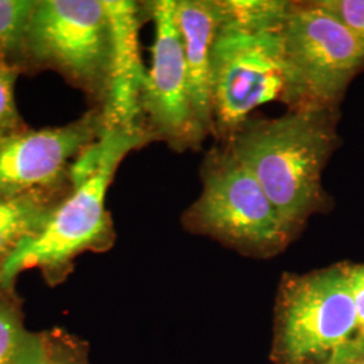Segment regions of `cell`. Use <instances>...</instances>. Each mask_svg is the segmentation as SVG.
Returning <instances> with one entry per match:
<instances>
[{"instance_id": "15", "label": "cell", "mask_w": 364, "mask_h": 364, "mask_svg": "<svg viewBox=\"0 0 364 364\" xmlns=\"http://www.w3.org/2000/svg\"><path fill=\"white\" fill-rule=\"evenodd\" d=\"M15 80V69L0 63V138L14 134L19 124V115L14 97Z\"/></svg>"}, {"instance_id": "4", "label": "cell", "mask_w": 364, "mask_h": 364, "mask_svg": "<svg viewBox=\"0 0 364 364\" xmlns=\"http://www.w3.org/2000/svg\"><path fill=\"white\" fill-rule=\"evenodd\" d=\"M183 224L195 234L257 257L282 251L296 235L227 146L205 159L203 192L186 210Z\"/></svg>"}, {"instance_id": "17", "label": "cell", "mask_w": 364, "mask_h": 364, "mask_svg": "<svg viewBox=\"0 0 364 364\" xmlns=\"http://www.w3.org/2000/svg\"><path fill=\"white\" fill-rule=\"evenodd\" d=\"M45 364H90L87 352L73 340L48 333V358Z\"/></svg>"}, {"instance_id": "6", "label": "cell", "mask_w": 364, "mask_h": 364, "mask_svg": "<svg viewBox=\"0 0 364 364\" xmlns=\"http://www.w3.org/2000/svg\"><path fill=\"white\" fill-rule=\"evenodd\" d=\"M356 332L347 264L284 275L275 306L274 363H312Z\"/></svg>"}, {"instance_id": "5", "label": "cell", "mask_w": 364, "mask_h": 364, "mask_svg": "<svg viewBox=\"0 0 364 364\" xmlns=\"http://www.w3.org/2000/svg\"><path fill=\"white\" fill-rule=\"evenodd\" d=\"M284 103L333 109L364 65V41L317 1H291L284 19Z\"/></svg>"}, {"instance_id": "13", "label": "cell", "mask_w": 364, "mask_h": 364, "mask_svg": "<svg viewBox=\"0 0 364 364\" xmlns=\"http://www.w3.org/2000/svg\"><path fill=\"white\" fill-rule=\"evenodd\" d=\"M48 333L28 331L16 305L0 299V364H45Z\"/></svg>"}, {"instance_id": "9", "label": "cell", "mask_w": 364, "mask_h": 364, "mask_svg": "<svg viewBox=\"0 0 364 364\" xmlns=\"http://www.w3.org/2000/svg\"><path fill=\"white\" fill-rule=\"evenodd\" d=\"M90 117L65 127L14 132L0 138V197L37 192L57 181L69 161L92 144Z\"/></svg>"}, {"instance_id": "1", "label": "cell", "mask_w": 364, "mask_h": 364, "mask_svg": "<svg viewBox=\"0 0 364 364\" xmlns=\"http://www.w3.org/2000/svg\"><path fill=\"white\" fill-rule=\"evenodd\" d=\"M291 1L220 0L212 50L215 134L232 136L258 107L284 102L287 65L281 28Z\"/></svg>"}, {"instance_id": "11", "label": "cell", "mask_w": 364, "mask_h": 364, "mask_svg": "<svg viewBox=\"0 0 364 364\" xmlns=\"http://www.w3.org/2000/svg\"><path fill=\"white\" fill-rule=\"evenodd\" d=\"M196 117L207 135L215 134L212 50L221 25L220 0H174Z\"/></svg>"}, {"instance_id": "16", "label": "cell", "mask_w": 364, "mask_h": 364, "mask_svg": "<svg viewBox=\"0 0 364 364\" xmlns=\"http://www.w3.org/2000/svg\"><path fill=\"white\" fill-rule=\"evenodd\" d=\"M317 3L364 41V0H318Z\"/></svg>"}, {"instance_id": "18", "label": "cell", "mask_w": 364, "mask_h": 364, "mask_svg": "<svg viewBox=\"0 0 364 364\" xmlns=\"http://www.w3.org/2000/svg\"><path fill=\"white\" fill-rule=\"evenodd\" d=\"M309 364H364V333H355L323 359Z\"/></svg>"}, {"instance_id": "21", "label": "cell", "mask_w": 364, "mask_h": 364, "mask_svg": "<svg viewBox=\"0 0 364 364\" xmlns=\"http://www.w3.org/2000/svg\"><path fill=\"white\" fill-rule=\"evenodd\" d=\"M3 50H4V49H3V48H1V46H0V54H1V52H3Z\"/></svg>"}, {"instance_id": "2", "label": "cell", "mask_w": 364, "mask_h": 364, "mask_svg": "<svg viewBox=\"0 0 364 364\" xmlns=\"http://www.w3.org/2000/svg\"><path fill=\"white\" fill-rule=\"evenodd\" d=\"M335 144L333 109L304 107L272 120L247 122L227 147L297 234L326 207L321 174Z\"/></svg>"}, {"instance_id": "14", "label": "cell", "mask_w": 364, "mask_h": 364, "mask_svg": "<svg viewBox=\"0 0 364 364\" xmlns=\"http://www.w3.org/2000/svg\"><path fill=\"white\" fill-rule=\"evenodd\" d=\"M37 1L0 0V46L9 49L25 43L27 27Z\"/></svg>"}, {"instance_id": "7", "label": "cell", "mask_w": 364, "mask_h": 364, "mask_svg": "<svg viewBox=\"0 0 364 364\" xmlns=\"http://www.w3.org/2000/svg\"><path fill=\"white\" fill-rule=\"evenodd\" d=\"M25 45L88 87H105L111 31L105 0L37 1Z\"/></svg>"}, {"instance_id": "12", "label": "cell", "mask_w": 364, "mask_h": 364, "mask_svg": "<svg viewBox=\"0 0 364 364\" xmlns=\"http://www.w3.org/2000/svg\"><path fill=\"white\" fill-rule=\"evenodd\" d=\"M39 192L0 197V266L52 213Z\"/></svg>"}, {"instance_id": "19", "label": "cell", "mask_w": 364, "mask_h": 364, "mask_svg": "<svg viewBox=\"0 0 364 364\" xmlns=\"http://www.w3.org/2000/svg\"><path fill=\"white\" fill-rule=\"evenodd\" d=\"M348 281L358 317V332L364 333V264L348 266Z\"/></svg>"}, {"instance_id": "3", "label": "cell", "mask_w": 364, "mask_h": 364, "mask_svg": "<svg viewBox=\"0 0 364 364\" xmlns=\"http://www.w3.org/2000/svg\"><path fill=\"white\" fill-rule=\"evenodd\" d=\"M149 139L144 131L130 132L103 127L99 138L100 156L95 170L73 182L75 191L53 208L36 234L26 237L0 266L4 291L13 289L18 274L42 269L48 275L64 273L78 254L102 251L112 243V225L105 210V195L119 164L132 149Z\"/></svg>"}, {"instance_id": "20", "label": "cell", "mask_w": 364, "mask_h": 364, "mask_svg": "<svg viewBox=\"0 0 364 364\" xmlns=\"http://www.w3.org/2000/svg\"><path fill=\"white\" fill-rule=\"evenodd\" d=\"M4 289H3V287H1V282H0V291H3Z\"/></svg>"}, {"instance_id": "8", "label": "cell", "mask_w": 364, "mask_h": 364, "mask_svg": "<svg viewBox=\"0 0 364 364\" xmlns=\"http://www.w3.org/2000/svg\"><path fill=\"white\" fill-rule=\"evenodd\" d=\"M151 16L156 39L151 68L144 78L142 111L150 117L156 134L173 147L198 149L208 135L193 109L188 68L174 18V0L151 3Z\"/></svg>"}, {"instance_id": "10", "label": "cell", "mask_w": 364, "mask_h": 364, "mask_svg": "<svg viewBox=\"0 0 364 364\" xmlns=\"http://www.w3.org/2000/svg\"><path fill=\"white\" fill-rule=\"evenodd\" d=\"M111 31L103 127L138 132L146 72L139 55V19L134 1L105 0Z\"/></svg>"}]
</instances>
